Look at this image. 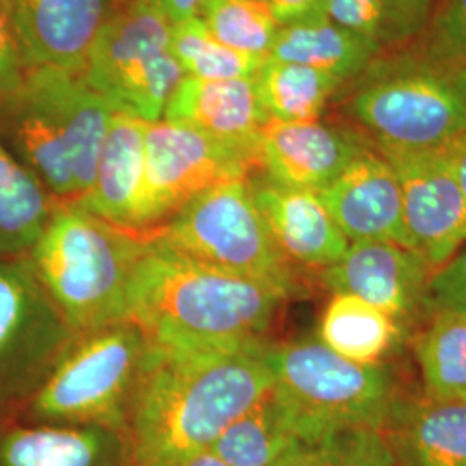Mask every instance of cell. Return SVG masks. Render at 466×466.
<instances>
[{"label":"cell","mask_w":466,"mask_h":466,"mask_svg":"<svg viewBox=\"0 0 466 466\" xmlns=\"http://www.w3.org/2000/svg\"><path fill=\"white\" fill-rule=\"evenodd\" d=\"M263 348L184 352L150 346L127 429L134 466H180L211 450L271 392Z\"/></svg>","instance_id":"1"},{"label":"cell","mask_w":466,"mask_h":466,"mask_svg":"<svg viewBox=\"0 0 466 466\" xmlns=\"http://www.w3.org/2000/svg\"><path fill=\"white\" fill-rule=\"evenodd\" d=\"M285 298L268 283L202 265L150 238L135 268L128 319L159 350H240L261 344Z\"/></svg>","instance_id":"2"},{"label":"cell","mask_w":466,"mask_h":466,"mask_svg":"<svg viewBox=\"0 0 466 466\" xmlns=\"http://www.w3.org/2000/svg\"><path fill=\"white\" fill-rule=\"evenodd\" d=\"M149 240L67 202L57 204L26 256L69 327L84 333L128 319L135 268Z\"/></svg>","instance_id":"3"},{"label":"cell","mask_w":466,"mask_h":466,"mask_svg":"<svg viewBox=\"0 0 466 466\" xmlns=\"http://www.w3.org/2000/svg\"><path fill=\"white\" fill-rule=\"evenodd\" d=\"M149 352L147 335L130 319L76 333L49 377L21 408L25 421L127 433Z\"/></svg>","instance_id":"4"},{"label":"cell","mask_w":466,"mask_h":466,"mask_svg":"<svg viewBox=\"0 0 466 466\" xmlns=\"http://www.w3.org/2000/svg\"><path fill=\"white\" fill-rule=\"evenodd\" d=\"M263 356L300 442L350 427L383 431L398 402L382 368L350 361L318 339L263 348Z\"/></svg>","instance_id":"5"},{"label":"cell","mask_w":466,"mask_h":466,"mask_svg":"<svg viewBox=\"0 0 466 466\" xmlns=\"http://www.w3.org/2000/svg\"><path fill=\"white\" fill-rule=\"evenodd\" d=\"M149 237L188 259L268 283L285 296L296 290L290 261L268 230L249 180L200 192Z\"/></svg>","instance_id":"6"},{"label":"cell","mask_w":466,"mask_h":466,"mask_svg":"<svg viewBox=\"0 0 466 466\" xmlns=\"http://www.w3.org/2000/svg\"><path fill=\"white\" fill-rule=\"evenodd\" d=\"M171 26L149 0H128L100 28L82 75L115 113L163 119L185 76L171 50Z\"/></svg>","instance_id":"7"},{"label":"cell","mask_w":466,"mask_h":466,"mask_svg":"<svg viewBox=\"0 0 466 466\" xmlns=\"http://www.w3.org/2000/svg\"><path fill=\"white\" fill-rule=\"evenodd\" d=\"M75 337L28 256L0 258V415L30 400Z\"/></svg>","instance_id":"8"},{"label":"cell","mask_w":466,"mask_h":466,"mask_svg":"<svg viewBox=\"0 0 466 466\" xmlns=\"http://www.w3.org/2000/svg\"><path fill=\"white\" fill-rule=\"evenodd\" d=\"M259 152L232 146L190 127L159 119L147 125L146 177L137 213V232L163 227L187 200L235 180H249Z\"/></svg>","instance_id":"9"},{"label":"cell","mask_w":466,"mask_h":466,"mask_svg":"<svg viewBox=\"0 0 466 466\" xmlns=\"http://www.w3.org/2000/svg\"><path fill=\"white\" fill-rule=\"evenodd\" d=\"M352 111L380 146L442 149L466 134V75L417 71L383 78L356 94Z\"/></svg>","instance_id":"10"},{"label":"cell","mask_w":466,"mask_h":466,"mask_svg":"<svg viewBox=\"0 0 466 466\" xmlns=\"http://www.w3.org/2000/svg\"><path fill=\"white\" fill-rule=\"evenodd\" d=\"M400 185L404 223L413 250L442 267L466 240V204L442 149L380 146Z\"/></svg>","instance_id":"11"},{"label":"cell","mask_w":466,"mask_h":466,"mask_svg":"<svg viewBox=\"0 0 466 466\" xmlns=\"http://www.w3.org/2000/svg\"><path fill=\"white\" fill-rule=\"evenodd\" d=\"M431 265L417 250L385 240L350 242L344 256L323 269L335 292L352 294L402 321L429 302Z\"/></svg>","instance_id":"12"},{"label":"cell","mask_w":466,"mask_h":466,"mask_svg":"<svg viewBox=\"0 0 466 466\" xmlns=\"http://www.w3.org/2000/svg\"><path fill=\"white\" fill-rule=\"evenodd\" d=\"M0 138L59 204L80 199L63 125L32 69L0 99Z\"/></svg>","instance_id":"13"},{"label":"cell","mask_w":466,"mask_h":466,"mask_svg":"<svg viewBox=\"0 0 466 466\" xmlns=\"http://www.w3.org/2000/svg\"><path fill=\"white\" fill-rule=\"evenodd\" d=\"M318 196L350 242L385 240L413 249L400 180L382 154L361 150Z\"/></svg>","instance_id":"14"},{"label":"cell","mask_w":466,"mask_h":466,"mask_svg":"<svg viewBox=\"0 0 466 466\" xmlns=\"http://www.w3.org/2000/svg\"><path fill=\"white\" fill-rule=\"evenodd\" d=\"M17 36L30 69L82 73L111 0H9Z\"/></svg>","instance_id":"15"},{"label":"cell","mask_w":466,"mask_h":466,"mask_svg":"<svg viewBox=\"0 0 466 466\" xmlns=\"http://www.w3.org/2000/svg\"><path fill=\"white\" fill-rule=\"evenodd\" d=\"M361 150L344 132L319 121L269 119L259 134V167L268 180L317 194L337 180Z\"/></svg>","instance_id":"16"},{"label":"cell","mask_w":466,"mask_h":466,"mask_svg":"<svg viewBox=\"0 0 466 466\" xmlns=\"http://www.w3.org/2000/svg\"><path fill=\"white\" fill-rule=\"evenodd\" d=\"M249 185L268 230L290 263L325 269L344 256L350 242L317 192L289 188L268 178Z\"/></svg>","instance_id":"17"},{"label":"cell","mask_w":466,"mask_h":466,"mask_svg":"<svg viewBox=\"0 0 466 466\" xmlns=\"http://www.w3.org/2000/svg\"><path fill=\"white\" fill-rule=\"evenodd\" d=\"M163 119L258 152L259 134L269 121L254 78L199 80L192 76H184L175 88Z\"/></svg>","instance_id":"18"},{"label":"cell","mask_w":466,"mask_h":466,"mask_svg":"<svg viewBox=\"0 0 466 466\" xmlns=\"http://www.w3.org/2000/svg\"><path fill=\"white\" fill-rule=\"evenodd\" d=\"M0 466H134L127 433L102 427L2 423Z\"/></svg>","instance_id":"19"},{"label":"cell","mask_w":466,"mask_h":466,"mask_svg":"<svg viewBox=\"0 0 466 466\" xmlns=\"http://www.w3.org/2000/svg\"><path fill=\"white\" fill-rule=\"evenodd\" d=\"M147 121L115 113L100 149L92 187L80 208L119 228L137 232V213L146 177Z\"/></svg>","instance_id":"20"},{"label":"cell","mask_w":466,"mask_h":466,"mask_svg":"<svg viewBox=\"0 0 466 466\" xmlns=\"http://www.w3.org/2000/svg\"><path fill=\"white\" fill-rule=\"evenodd\" d=\"M382 432L396 466H466V400L396 402Z\"/></svg>","instance_id":"21"},{"label":"cell","mask_w":466,"mask_h":466,"mask_svg":"<svg viewBox=\"0 0 466 466\" xmlns=\"http://www.w3.org/2000/svg\"><path fill=\"white\" fill-rule=\"evenodd\" d=\"M32 71L63 125L82 199L94 182L100 149L115 111L86 84L82 73L56 67H34Z\"/></svg>","instance_id":"22"},{"label":"cell","mask_w":466,"mask_h":466,"mask_svg":"<svg viewBox=\"0 0 466 466\" xmlns=\"http://www.w3.org/2000/svg\"><path fill=\"white\" fill-rule=\"evenodd\" d=\"M380 50L365 36L323 15L282 26L269 57L313 67L342 82L361 73Z\"/></svg>","instance_id":"23"},{"label":"cell","mask_w":466,"mask_h":466,"mask_svg":"<svg viewBox=\"0 0 466 466\" xmlns=\"http://www.w3.org/2000/svg\"><path fill=\"white\" fill-rule=\"evenodd\" d=\"M57 204L0 138V258L26 256Z\"/></svg>","instance_id":"24"},{"label":"cell","mask_w":466,"mask_h":466,"mask_svg":"<svg viewBox=\"0 0 466 466\" xmlns=\"http://www.w3.org/2000/svg\"><path fill=\"white\" fill-rule=\"evenodd\" d=\"M287 411L273 389L218 437L211 450L230 466H280L300 448Z\"/></svg>","instance_id":"25"},{"label":"cell","mask_w":466,"mask_h":466,"mask_svg":"<svg viewBox=\"0 0 466 466\" xmlns=\"http://www.w3.org/2000/svg\"><path fill=\"white\" fill-rule=\"evenodd\" d=\"M400 333L398 321L352 294L335 292L318 329V340L339 356L377 365Z\"/></svg>","instance_id":"26"},{"label":"cell","mask_w":466,"mask_h":466,"mask_svg":"<svg viewBox=\"0 0 466 466\" xmlns=\"http://www.w3.org/2000/svg\"><path fill=\"white\" fill-rule=\"evenodd\" d=\"M254 84L269 119L304 123L318 121L340 80L313 67L268 57Z\"/></svg>","instance_id":"27"},{"label":"cell","mask_w":466,"mask_h":466,"mask_svg":"<svg viewBox=\"0 0 466 466\" xmlns=\"http://www.w3.org/2000/svg\"><path fill=\"white\" fill-rule=\"evenodd\" d=\"M325 15L382 49L423 34L433 0H327Z\"/></svg>","instance_id":"28"},{"label":"cell","mask_w":466,"mask_h":466,"mask_svg":"<svg viewBox=\"0 0 466 466\" xmlns=\"http://www.w3.org/2000/svg\"><path fill=\"white\" fill-rule=\"evenodd\" d=\"M415 350L427 398L466 400L465 315L437 313Z\"/></svg>","instance_id":"29"},{"label":"cell","mask_w":466,"mask_h":466,"mask_svg":"<svg viewBox=\"0 0 466 466\" xmlns=\"http://www.w3.org/2000/svg\"><path fill=\"white\" fill-rule=\"evenodd\" d=\"M171 50L185 76L199 80L254 78L268 59L223 46L208 32L199 17L171 26Z\"/></svg>","instance_id":"30"},{"label":"cell","mask_w":466,"mask_h":466,"mask_svg":"<svg viewBox=\"0 0 466 466\" xmlns=\"http://www.w3.org/2000/svg\"><path fill=\"white\" fill-rule=\"evenodd\" d=\"M199 19L223 46L258 57H269L282 28L258 0H206Z\"/></svg>","instance_id":"31"},{"label":"cell","mask_w":466,"mask_h":466,"mask_svg":"<svg viewBox=\"0 0 466 466\" xmlns=\"http://www.w3.org/2000/svg\"><path fill=\"white\" fill-rule=\"evenodd\" d=\"M280 466H396L382 431L350 427L302 442Z\"/></svg>","instance_id":"32"},{"label":"cell","mask_w":466,"mask_h":466,"mask_svg":"<svg viewBox=\"0 0 466 466\" xmlns=\"http://www.w3.org/2000/svg\"><path fill=\"white\" fill-rule=\"evenodd\" d=\"M429 54L442 65H466V0H442L433 11Z\"/></svg>","instance_id":"33"},{"label":"cell","mask_w":466,"mask_h":466,"mask_svg":"<svg viewBox=\"0 0 466 466\" xmlns=\"http://www.w3.org/2000/svg\"><path fill=\"white\" fill-rule=\"evenodd\" d=\"M429 302L437 313L466 317V249L452 256L431 277Z\"/></svg>","instance_id":"34"},{"label":"cell","mask_w":466,"mask_h":466,"mask_svg":"<svg viewBox=\"0 0 466 466\" xmlns=\"http://www.w3.org/2000/svg\"><path fill=\"white\" fill-rule=\"evenodd\" d=\"M28 71L30 66L17 36L11 2L0 0V99L15 92Z\"/></svg>","instance_id":"35"},{"label":"cell","mask_w":466,"mask_h":466,"mask_svg":"<svg viewBox=\"0 0 466 466\" xmlns=\"http://www.w3.org/2000/svg\"><path fill=\"white\" fill-rule=\"evenodd\" d=\"M280 26L323 16L327 0H258Z\"/></svg>","instance_id":"36"},{"label":"cell","mask_w":466,"mask_h":466,"mask_svg":"<svg viewBox=\"0 0 466 466\" xmlns=\"http://www.w3.org/2000/svg\"><path fill=\"white\" fill-rule=\"evenodd\" d=\"M442 152L450 161L451 169L466 204V134L451 140L448 146L442 147Z\"/></svg>","instance_id":"37"},{"label":"cell","mask_w":466,"mask_h":466,"mask_svg":"<svg viewBox=\"0 0 466 466\" xmlns=\"http://www.w3.org/2000/svg\"><path fill=\"white\" fill-rule=\"evenodd\" d=\"M175 25L190 17H199L202 4L206 0H149Z\"/></svg>","instance_id":"38"},{"label":"cell","mask_w":466,"mask_h":466,"mask_svg":"<svg viewBox=\"0 0 466 466\" xmlns=\"http://www.w3.org/2000/svg\"><path fill=\"white\" fill-rule=\"evenodd\" d=\"M180 466H230L225 463L221 458H218L213 451H202L199 454H194Z\"/></svg>","instance_id":"39"}]
</instances>
